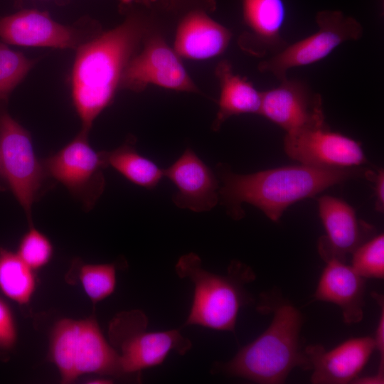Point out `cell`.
<instances>
[{
	"mask_svg": "<svg viewBox=\"0 0 384 384\" xmlns=\"http://www.w3.org/2000/svg\"><path fill=\"white\" fill-rule=\"evenodd\" d=\"M215 171L221 182L219 202L228 215L234 220L242 218L245 211L242 204L249 203L272 221L277 222L292 204L332 186L364 177L366 169L316 168L299 164L240 174L226 164L220 163Z\"/></svg>",
	"mask_w": 384,
	"mask_h": 384,
	"instance_id": "obj_1",
	"label": "cell"
},
{
	"mask_svg": "<svg viewBox=\"0 0 384 384\" xmlns=\"http://www.w3.org/2000/svg\"><path fill=\"white\" fill-rule=\"evenodd\" d=\"M148 31L146 20L130 15L120 25L77 48L71 75L72 99L82 129L90 131L111 103L127 65Z\"/></svg>",
	"mask_w": 384,
	"mask_h": 384,
	"instance_id": "obj_2",
	"label": "cell"
},
{
	"mask_svg": "<svg viewBox=\"0 0 384 384\" xmlns=\"http://www.w3.org/2000/svg\"><path fill=\"white\" fill-rule=\"evenodd\" d=\"M265 307L273 312L267 329L231 360L215 364V372L257 383L278 384L284 383L294 368L306 370L304 350L299 346L301 312L283 299Z\"/></svg>",
	"mask_w": 384,
	"mask_h": 384,
	"instance_id": "obj_3",
	"label": "cell"
},
{
	"mask_svg": "<svg viewBox=\"0 0 384 384\" xmlns=\"http://www.w3.org/2000/svg\"><path fill=\"white\" fill-rule=\"evenodd\" d=\"M176 274L190 279L193 297L184 326L198 325L217 331H234L240 308L250 302L244 285L255 275L245 265L233 261L227 275L206 270L200 257L189 252L179 257Z\"/></svg>",
	"mask_w": 384,
	"mask_h": 384,
	"instance_id": "obj_4",
	"label": "cell"
},
{
	"mask_svg": "<svg viewBox=\"0 0 384 384\" xmlns=\"http://www.w3.org/2000/svg\"><path fill=\"white\" fill-rule=\"evenodd\" d=\"M48 358L63 384L85 374L127 378L117 351L106 340L94 316L57 321L50 334Z\"/></svg>",
	"mask_w": 384,
	"mask_h": 384,
	"instance_id": "obj_5",
	"label": "cell"
},
{
	"mask_svg": "<svg viewBox=\"0 0 384 384\" xmlns=\"http://www.w3.org/2000/svg\"><path fill=\"white\" fill-rule=\"evenodd\" d=\"M147 326L148 319L140 310L121 313L110 324V338L127 378L139 380L142 370L161 365L171 351L184 355L191 348V341L179 330L149 331Z\"/></svg>",
	"mask_w": 384,
	"mask_h": 384,
	"instance_id": "obj_6",
	"label": "cell"
},
{
	"mask_svg": "<svg viewBox=\"0 0 384 384\" xmlns=\"http://www.w3.org/2000/svg\"><path fill=\"white\" fill-rule=\"evenodd\" d=\"M0 156L1 176L32 225V206L48 176L30 134L6 112H0Z\"/></svg>",
	"mask_w": 384,
	"mask_h": 384,
	"instance_id": "obj_7",
	"label": "cell"
},
{
	"mask_svg": "<svg viewBox=\"0 0 384 384\" xmlns=\"http://www.w3.org/2000/svg\"><path fill=\"white\" fill-rule=\"evenodd\" d=\"M89 131L82 129L60 150L42 161L47 176L61 183L88 209L102 193L107 167L104 151H97L88 141Z\"/></svg>",
	"mask_w": 384,
	"mask_h": 384,
	"instance_id": "obj_8",
	"label": "cell"
},
{
	"mask_svg": "<svg viewBox=\"0 0 384 384\" xmlns=\"http://www.w3.org/2000/svg\"><path fill=\"white\" fill-rule=\"evenodd\" d=\"M316 21L319 26L316 33L262 61L259 70L271 73L279 81L283 80L289 69L319 61L341 43L358 40L363 35L361 24L338 11H321L316 14Z\"/></svg>",
	"mask_w": 384,
	"mask_h": 384,
	"instance_id": "obj_9",
	"label": "cell"
},
{
	"mask_svg": "<svg viewBox=\"0 0 384 384\" xmlns=\"http://www.w3.org/2000/svg\"><path fill=\"white\" fill-rule=\"evenodd\" d=\"M146 37L143 48L127 65L119 87L140 92L153 84L174 90L199 92L179 56L164 39L159 34Z\"/></svg>",
	"mask_w": 384,
	"mask_h": 384,
	"instance_id": "obj_10",
	"label": "cell"
},
{
	"mask_svg": "<svg viewBox=\"0 0 384 384\" xmlns=\"http://www.w3.org/2000/svg\"><path fill=\"white\" fill-rule=\"evenodd\" d=\"M284 149L292 159L316 168L358 167L367 162L359 142L328 126L286 133Z\"/></svg>",
	"mask_w": 384,
	"mask_h": 384,
	"instance_id": "obj_11",
	"label": "cell"
},
{
	"mask_svg": "<svg viewBox=\"0 0 384 384\" xmlns=\"http://www.w3.org/2000/svg\"><path fill=\"white\" fill-rule=\"evenodd\" d=\"M260 114L286 133L328 126L321 95L306 84L287 78L277 87L262 92Z\"/></svg>",
	"mask_w": 384,
	"mask_h": 384,
	"instance_id": "obj_12",
	"label": "cell"
},
{
	"mask_svg": "<svg viewBox=\"0 0 384 384\" xmlns=\"http://www.w3.org/2000/svg\"><path fill=\"white\" fill-rule=\"evenodd\" d=\"M186 10L178 21L174 50L178 56L206 60L220 55L228 47L231 33L208 14L214 0H181Z\"/></svg>",
	"mask_w": 384,
	"mask_h": 384,
	"instance_id": "obj_13",
	"label": "cell"
},
{
	"mask_svg": "<svg viewBox=\"0 0 384 384\" xmlns=\"http://www.w3.org/2000/svg\"><path fill=\"white\" fill-rule=\"evenodd\" d=\"M375 350L373 338L348 339L330 351L320 345L304 349L306 370L314 384H346L358 376Z\"/></svg>",
	"mask_w": 384,
	"mask_h": 384,
	"instance_id": "obj_14",
	"label": "cell"
},
{
	"mask_svg": "<svg viewBox=\"0 0 384 384\" xmlns=\"http://www.w3.org/2000/svg\"><path fill=\"white\" fill-rule=\"evenodd\" d=\"M164 175L177 188L172 201L178 208L199 213L210 210L218 203L219 179L191 148L164 169Z\"/></svg>",
	"mask_w": 384,
	"mask_h": 384,
	"instance_id": "obj_15",
	"label": "cell"
},
{
	"mask_svg": "<svg viewBox=\"0 0 384 384\" xmlns=\"http://www.w3.org/2000/svg\"><path fill=\"white\" fill-rule=\"evenodd\" d=\"M0 38L13 45L60 49H77L85 42L80 31L36 10H23L1 18Z\"/></svg>",
	"mask_w": 384,
	"mask_h": 384,
	"instance_id": "obj_16",
	"label": "cell"
},
{
	"mask_svg": "<svg viewBox=\"0 0 384 384\" xmlns=\"http://www.w3.org/2000/svg\"><path fill=\"white\" fill-rule=\"evenodd\" d=\"M318 206L326 233L319 240V252L324 261L332 258L345 261L346 255L366 241L369 225L360 222L354 209L339 198L323 196Z\"/></svg>",
	"mask_w": 384,
	"mask_h": 384,
	"instance_id": "obj_17",
	"label": "cell"
},
{
	"mask_svg": "<svg viewBox=\"0 0 384 384\" xmlns=\"http://www.w3.org/2000/svg\"><path fill=\"white\" fill-rule=\"evenodd\" d=\"M314 294L316 300L337 305L347 324L363 317L365 279L345 261L327 260Z\"/></svg>",
	"mask_w": 384,
	"mask_h": 384,
	"instance_id": "obj_18",
	"label": "cell"
},
{
	"mask_svg": "<svg viewBox=\"0 0 384 384\" xmlns=\"http://www.w3.org/2000/svg\"><path fill=\"white\" fill-rule=\"evenodd\" d=\"M242 9L249 28L240 38L244 50L263 56L269 52L276 54L287 46L280 33L285 18L282 0H243Z\"/></svg>",
	"mask_w": 384,
	"mask_h": 384,
	"instance_id": "obj_19",
	"label": "cell"
},
{
	"mask_svg": "<svg viewBox=\"0 0 384 384\" xmlns=\"http://www.w3.org/2000/svg\"><path fill=\"white\" fill-rule=\"evenodd\" d=\"M215 74L220 85L218 110L212 124L218 131L230 117L241 114H259L262 103V92L245 78L235 75L227 60L218 64Z\"/></svg>",
	"mask_w": 384,
	"mask_h": 384,
	"instance_id": "obj_20",
	"label": "cell"
},
{
	"mask_svg": "<svg viewBox=\"0 0 384 384\" xmlns=\"http://www.w3.org/2000/svg\"><path fill=\"white\" fill-rule=\"evenodd\" d=\"M134 139L112 151H105L107 167L111 166L132 183L146 189L154 188L161 181L164 169L139 154Z\"/></svg>",
	"mask_w": 384,
	"mask_h": 384,
	"instance_id": "obj_21",
	"label": "cell"
},
{
	"mask_svg": "<svg viewBox=\"0 0 384 384\" xmlns=\"http://www.w3.org/2000/svg\"><path fill=\"white\" fill-rule=\"evenodd\" d=\"M33 270L16 252L0 247V292L19 305H27L36 292Z\"/></svg>",
	"mask_w": 384,
	"mask_h": 384,
	"instance_id": "obj_22",
	"label": "cell"
},
{
	"mask_svg": "<svg viewBox=\"0 0 384 384\" xmlns=\"http://www.w3.org/2000/svg\"><path fill=\"white\" fill-rule=\"evenodd\" d=\"M78 280L93 304L110 297L117 284V267L112 263L83 264L78 270Z\"/></svg>",
	"mask_w": 384,
	"mask_h": 384,
	"instance_id": "obj_23",
	"label": "cell"
},
{
	"mask_svg": "<svg viewBox=\"0 0 384 384\" xmlns=\"http://www.w3.org/2000/svg\"><path fill=\"white\" fill-rule=\"evenodd\" d=\"M34 63V60L23 53L13 50L0 43V100H7Z\"/></svg>",
	"mask_w": 384,
	"mask_h": 384,
	"instance_id": "obj_24",
	"label": "cell"
},
{
	"mask_svg": "<svg viewBox=\"0 0 384 384\" xmlns=\"http://www.w3.org/2000/svg\"><path fill=\"white\" fill-rule=\"evenodd\" d=\"M351 266L363 278L384 277V235L380 234L360 245L352 253Z\"/></svg>",
	"mask_w": 384,
	"mask_h": 384,
	"instance_id": "obj_25",
	"label": "cell"
},
{
	"mask_svg": "<svg viewBox=\"0 0 384 384\" xmlns=\"http://www.w3.org/2000/svg\"><path fill=\"white\" fill-rule=\"evenodd\" d=\"M16 253L34 271L46 266L53 255L50 239L33 224L22 236Z\"/></svg>",
	"mask_w": 384,
	"mask_h": 384,
	"instance_id": "obj_26",
	"label": "cell"
},
{
	"mask_svg": "<svg viewBox=\"0 0 384 384\" xmlns=\"http://www.w3.org/2000/svg\"><path fill=\"white\" fill-rule=\"evenodd\" d=\"M17 328L9 305L0 298V350L10 351L17 342Z\"/></svg>",
	"mask_w": 384,
	"mask_h": 384,
	"instance_id": "obj_27",
	"label": "cell"
},
{
	"mask_svg": "<svg viewBox=\"0 0 384 384\" xmlns=\"http://www.w3.org/2000/svg\"><path fill=\"white\" fill-rule=\"evenodd\" d=\"M373 297L380 306V315L373 338L375 350L379 353V366L378 371L384 372V300L383 297L373 292Z\"/></svg>",
	"mask_w": 384,
	"mask_h": 384,
	"instance_id": "obj_28",
	"label": "cell"
},
{
	"mask_svg": "<svg viewBox=\"0 0 384 384\" xmlns=\"http://www.w3.org/2000/svg\"><path fill=\"white\" fill-rule=\"evenodd\" d=\"M364 177L373 182L375 194V209L383 212L384 208V171L380 169L378 172L366 169Z\"/></svg>",
	"mask_w": 384,
	"mask_h": 384,
	"instance_id": "obj_29",
	"label": "cell"
},
{
	"mask_svg": "<svg viewBox=\"0 0 384 384\" xmlns=\"http://www.w3.org/2000/svg\"><path fill=\"white\" fill-rule=\"evenodd\" d=\"M351 383L356 384H383L384 372L377 371L376 374L364 377L358 376Z\"/></svg>",
	"mask_w": 384,
	"mask_h": 384,
	"instance_id": "obj_30",
	"label": "cell"
},
{
	"mask_svg": "<svg viewBox=\"0 0 384 384\" xmlns=\"http://www.w3.org/2000/svg\"><path fill=\"white\" fill-rule=\"evenodd\" d=\"M123 3H139L149 8H151L153 6L157 5L158 4L164 6H168L169 0H121Z\"/></svg>",
	"mask_w": 384,
	"mask_h": 384,
	"instance_id": "obj_31",
	"label": "cell"
},
{
	"mask_svg": "<svg viewBox=\"0 0 384 384\" xmlns=\"http://www.w3.org/2000/svg\"><path fill=\"white\" fill-rule=\"evenodd\" d=\"M112 380L108 378H103L102 376L100 377V378H92L91 380H87V383H92V384H96V383H112Z\"/></svg>",
	"mask_w": 384,
	"mask_h": 384,
	"instance_id": "obj_32",
	"label": "cell"
},
{
	"mask_svg": "<svg viewBox=\"0 0 384 384\" xmlns=\"http://www.w3.org/2000/svg\"><path fill=\"white\" fill-rule=\"evenodd\" d=\"M0 175H2V172H1V156H0Z\"/></svg>",
	"mask_w": 384,
	"mask_h": 384,
	"instance_id": "obj_33",
	"label": "cell"
},
{
	"mask_svg": "<svg viewBox=\"0 0 384 384\" xmlns=\"http://www.w3.org/2000/svg\"><path fill=\"white\" fill-rule=\"evenodd\" d=\"M0 356L1 357V351L0 350Z\"/></svg>",
	"mask_w": 384,
	"mask_h": 384,
	"instance_id": "obj_34",
	"label": "cell"
}]
</instances>
